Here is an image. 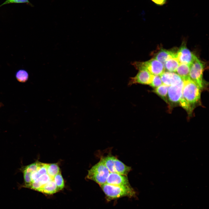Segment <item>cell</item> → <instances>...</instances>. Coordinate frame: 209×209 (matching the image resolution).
I'll use <instances>...</instances> for the list:
<instances>
[{"label":"cell","mask_w":209,"mask_h":209,"mask_svg":"<svg viewBox=\"0 0 209 209\" xmlns=\"http://www.w3.org/2000/svg\"><path fill=\"white\" fill-rule=\"evenodd\" d=\"M183 81L182 96L179 105L189 114H191L195 107L201 102V90L190 78Z\"/></svg>","instance_id":"cell-2"},{"label":"cell","mask_w":209,"mask_h":209,"mask_svg":"<svg viewBox=\"0 0 209 209\" xmlns=\"http://www.w3.org/2000/svg\"><path fill=\"white\" fill-rule=\"evenodd\" d=\"M176 57H171L165 62L163 66L165 69L170 72H175L179 65Z\"/></svg>","instance_id":"cell-15"},{"label":"cell","mask_w":209,"mask_h":209,"mask_svg":"<svg viewBox=\"0 0 209 209\" xmlns=\"http://www.w3.org/2000/svg\"><path fill=\"white\" fill-rule=\"evenodd\" d=\"M110 172L116 173L127 176L131 170V167L127 166L116 157L108 155L102 157L100 159Z\"/></svg>","instance_id":"cell-4"},{"label":"cell","mask_w":209,"mask_h":209,"mask_svg":"<svg viewBox=\"0 0 209 209\" xmlns=\"http://www.w3.org/2000/svg\"><path fill=\"white\" fill-rule=\"evenodd\" d=\"M176 52L173 51L161 49L155 55L154 58L161 62L163 65L165 62L169 58L173 57H176Z\"/></svg>","instance_id":"cell-13"},{"label":"cell","mask_w":209,"mask_h":209,"mask_svg":"<svg viewBox=\"0 0 209 209\" xmlns=\"http://www.w3.org/2000/svg\"><path fill=\"white\" fill-rule=\"evenodd\" d=\"M132 64L137 70L146 69L154 75L160 76L165 70L163 64L154 58L145 62L135 61Z\"/></svg>","instance_id":"cell-7"},{"label":"cell","mask_w":209,"mask_h":209,"mask_svg":"<svg viewBox=\"0 0 209 209\" xmlns=\"http://www.w3.org/2000/svg\"><path fill=\"white\" fill-rule=\"evenodd\" d=\"M204 68L203 63L196 56L190 65L189 78L201 90L205 87L203 76Z\"/></svg>","instance_id":"cell-6"},{"label":"cell","mask_w":209,"mask_h":209,"mask_svg":"<svg viewBox=\"0 0 209 209\" xmlns=\"http://www.w3.org/2000/svg\"><path fill=\"white\" fill-rule=\"evenodd\" d=\"M156 5L161 6H163L166 3L167 0H151Z\"/></svg>","instance_id":"cell-20"},{"label":"cell","mask_w":209,"mask_h":209,"mask_svg":"<svg viewBox=\"0 0 209 209\" xmlns=\"http://www.w3.org/2000/svg\"><path fill=\"white\" fill-rule=\"evenodd\" d=\"M163 84L160 76L153 75L152 81L149 85L152 87L155 88Z\"/></svg>","instance_id":"cell-18"},{"label":"cell","mask_w":209,"mask_h":209,"mask_svg":"<svg viewBox=\"0 0 209 209\" xmlns=\"http://www.w3.org/2000/svg\"><path fill=\"white\" fill-rule=\"evenodd\" d=\"M183 80L179 84L168 86L167 92L168 103L170 105L179 104L182 94Z\"/></svg>","instance_id":"cell-8"},{"label":"cell","mask_w":209,"mask_h":209,"mask_svg":"<svg viewBox=\"0 0 209 209\" xmlns=\"http://www.w3.org/2000/svg\"><path fill=\"white\" fill-rule=\"evenodd\" d=\"M24 187L41 192L43 188L51 183L62 185L64 180L57 163H46L37 161L22 167Z\"/></svg>","instance_id":"cell-1"},{"label":"cell","mask_w":209,"mask_h":209,"mask_svg":"<svg viewBox=\"0 0 209 209\" xmlns=\"http://www.w3.org/2000/svg\"><path fill=\"white\" fill-rule=\"evenodd\" d=\"M163 83L168 86L176 85L183 80L177 73L170 72H164L160 75Z\"/></svg>","instance_id":"cell-11"},{"label":"cell","mask_w":209,"mask_h":209,"mask_svg":"<svg viewBox=\"0 0 209 209\" xmlns=\"http://www.w3.org/2000/svg\"><path fill=\"white\" fill-rule=\"evenodd\" d=\"M109 200L127 196L134 197L136 192L130 185H115L105 183L100 185Z\"/></svg>","instance_id":"cell-3"},{"label":"cell","mask_w":209,"mask_h":209,"mask_svg":"<svg viewBox=\"0 0 209 209\" xmlns=\"http://www.w3.org/2000/svg\"><path fill=\"white\" fill-rule=\"evenodd\" d=\"M138 71L135 76L130 78L129 85L136 84L149 85L153 75L146 69H142Z\"/></svg>","instance_id":"cell-10"},{"label":"cell","mask_w":209,"mask_h":209,"mask_svg":"<svg viewBox=\"0 0 209 209\" xmlns=\"http://www.w3.org/2000/svg\"><path fill=\"white\" fill-rule=\"evenodd\" d=\"M190 65L185 64H180L175 72L183 80L189 78Z\"/></svg>","instance_id":"cell-14"},{"label":"cell","mask_w":209,"mask_h":209,"mask_svg":"<svg viewBox=\"0 0 209 209\" xmlns=\"http://www.w3.org/2000/svg\"><path fill=\"white\" fill-rule=\"evenodd\" d=\"M106 183L115 185L130 184L127 176L111 172L109 174Z\"/></svg>","instance_id":"cell-12"},{"label":"cell","mask_w":209,"mask_h":209,"mask_svg":"<svg viewBox=\"0 0 209 209\" xmlns=\"http://www.w3.org/2000/svg\"><path fill=\"white\" fill-rule=\"evenodd\" d=\"M15 76L19 81L24 82L27 80L29 75L28 72L26 70L21 69L16 72Z\"/></svg>","instance_id":"cell-17"},{"label":"cell","mask_w":209,"mask_h":209,"mask_svg":"<svg viewBox=\"0 0 209 209\" xmlns=\"http://www.w3.org/2000/svg\"><path fill=\"white\" fill-rule=\"evenodd\" d=\"M26 3L32 7L34 6L29 0H6L2 4L0 5V7L3 5L10 3Z\"/></svg>","instance_id":"cell-19"},{"label":"cell","mask_w":209,"mask_h":209,"mask_svg":"<svg viewBox=\"0 0 209 209\" xmlns=\"http://www.w3.org/2000/svg\"><path fill=\"white\" fill-rule=\"evenodd\" d=\"M184 43L176 52V57L179 64L190 65L195 57Z\"/></svg>","instance_id":"cell-9"},{"label":"cell","mask_w":209,"mask_h":209,"mask_svg":"<svg viewBox=\"0 0 209 209\" xmlns=\"http://www.w3.org/2000/svg\"><path fill=\"white\" fill-rule=\"evenodd\" d=\"M110 172L101 160L88 170L87 178L100 185L106 183Z\"/></svg>","instance_id":"cell-5"},{"label":"cell","mask_w":209,"mask_h":209,"mask_svg":"<svg viewBox=\"0 0 209 209\" xmlns=\"http://www.w3.org/2000/svg\"><path fill=\"white\" fill-rule=\"evenodd\" d=\"M168 87V86L163 84L155 88L153 90L154 92L160 96L167 103H168L167 99Z\"/></svg>","instance_id":"cell-16"}]
</instances>
